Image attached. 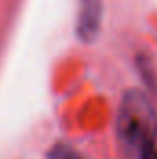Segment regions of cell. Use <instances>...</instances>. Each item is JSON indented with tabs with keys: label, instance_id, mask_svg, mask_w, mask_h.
<instances>
[{
	"label": "cell",
	"instance_id": "1",
	"mask_svg": "<svg viewBox=\"0 0 157 159\" xmlns=\"http://www.w3.org/2000/svg\"><path fill=\"white\" fill-rule=\"evenodd\" d=\"M118 141L131 152H141L155 144L157 139V111L141 89H129L120 100L117 115Z\"/></svg>",
	"mask_w": 157,
	"mask_h": 159
},
{
	"label": "cell",
	"instance_id": "2",
	"mask_svg": "<svg viewBox=\"0 0 157 159\" xmlns=\"http://www.w3.org/2000/svg\"><path fill=\"white\" fill-rule=\"evenodd\" d=\"M78 20H76V34L78 39L85 44H91L100 35L102 19H104V6L102 0H78Z\"/></svg>",
	"mask_w": 157,
	"mask_h": 159
},
{
	"label": "cell",
	"instance_id": "3",
	"mask_svg": "<svg viewBox=\"0 0 157 159\" xmlns=\"http://www.w3.org/2000/svg\"><path fill=\"white\" fill-rule=\"evenodd\" d=\"M46 159H83V157L79 156L72 146L59 143V144H54V146L48 150Z\"/></svg>",
	"mask_w": 157,
	"mask_h": 159
},
{
	"label": "cell",
	"instance_id": "4",
	"mask_svg": "<svg viewBox=\"0 0 157 159\" xmlns=\"http://www.w3.org/2000/svg\"><path fill=\"white\" fill-rule=\"evenodd\" d=\"M139 157H141V159H157V148H155V144L146 146L144 150H141V152H139Z\"/></svg>",
	"mask_w": 157,
	"mask_h": 159
}]
</instances>
